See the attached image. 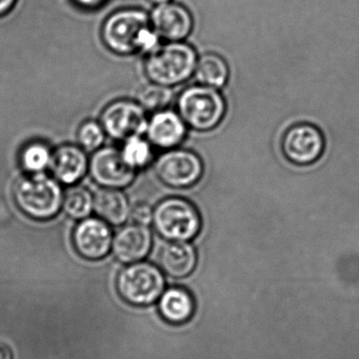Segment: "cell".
Here are the masks:
<instances>
[{"label": "cell", "mask_w": 359, "mask_h": 359, "mask_svg": "<svg viewBox=\"0 0 359 359\" xmlns=\"http://www.w3.org/2000/svg\"><path fill=\"white\" fill-rule=\"evenodd\" d=\"M109 50L118 55L152 52L158 47V35L151 26L150 16L140 9H123L111 14L102 31Z\"/></svg>", "instance_id": "1"}, {"label": "cell", "mask_w": 359, "mask_h": 359, "mask_svg": "<svg viewBox=\"0 0 359 359\" xmlns=\"http://www.w3.org/2000/svg\"><path fill=\"white\" fill-rule=\"evenodd\" d=\"M62 184L46 173L28 174L14 187V201L22 213L36 220L57 215L64 201Z\"/></svg>", "instance_id": "2"}, {"label": "cell", "mask_w": 359, "mask_h": 359, "mask_svg": "<svg viewBox=\"0 0 359 359\" xmlns=\"http://www.w3.org/2000/svg\"><path fill=\"white\" fill-rule=\"evenodd\" d=\"M194 49L180 41L158 46L148 54L144 71L151 83L172 87L192 76L196 68Z\"/></svg>", "instance_id": "3"}, {"label": "cell", "mask_w": 359, "mask_h": 359, "mask_svg": "<svg viewBox=\"0 0 359 359\" xmlns=\"http://www.w3.org/2000/svg\"><path fill=\"white\" fill-rule=\"evenodd\" d=\"M226 102L214 88L194 86L178 98V114L187 126L199 132L211 131L226 114Z\"/></svg>", "instance_id": "4"}, {"label": "cell", "mask_w": 359, "mask_h": 359, "mask_svg": "<svg viewBox=\"0 0 359 359\" xmlns=\"http://www.w3.org/2000/svg\"><path fill=\"white\" fill-rule=\"evenodd\" d=\"M153 224L157 232L168 241H189L201 231V219L190 201L171 197L155 208Z\"/></svg>", "instance_id": "5"}, {"label": "cell", "mask_w": 359, "mask_h": 359, "mask_svg": "<svg viewBox=\"0 0 359 359\" xmlns=\"http://www.w3.org/2000/svg\"><path fill=\"white\" fill-rule=\"evenodd\" d=\"M121 297L132 306H149L156 302L165 290L163 273L148 262L126 266L116 280Z\"/></svg>", "instance_id": "6"}, {"label": "cell", "mask_w": 359, "mask_h": 359, "mask_svg": "<svg viewBox=\"0 0 359 359\" xmlns=\"http://www.w3.org/2000/svg\"><path fill=\"white\" fill-rule=\"evenodd\" d=\"M155 174L161 182L175 189L194 186L203 173L198 155L188 150L172 149L158 157L154 165Z\"/></svg>", "instance_id": "7"}, {"label": "cell", "mask_w": 359, "mask_h": 359, "mask_svg": "<svg viewBox=\"0 0 359 359\" xmlns=\"http://www.w3.org/2000/svg\"><path fill=\"white\" fill-rule=\"evenodd\" d=\"M146 110L138 102L117 100L109 104L100 117L107 135L113 140H125L146 133L148 128Z\"/></svg>", "instance_id": "8"}, {"label": "cell", "mask_w": 359, "mask_h": 359, "mask_svg": "<svg viewBox=\"0 0 359 359\" xmlns=\"http://www.w3.org/2000/svg\"><path fill=\"white\" fill-rule=\"evenodd\" d=\"M91 177L102 188L121 189L130 186L136 176V170L128 165L121 151L106 147L95 151L89 163Z\"/></svg>", "instance_id": "9"}, {"label": "cell", "mask_w": 359, "mask_h": 359, "mask_svg": "<svg viewBox=\"0 0 359 359\" xmlns=\"http://www.w3.org/2000/svg\"><path fill=\"white\" fill-rule=\"evenodd\" d=\"M281 149L285 158L294 165H312L323 155L325 140L314 126L299 123L287 130L281 142Z\"/></svg>", "instance_id": "10"}, {"label": "cell", "mask_w": 359, "mask_h": 359, "mask_svg": "<svg viewBox=\"0 0 359 359\" xmlns=\"http://www.w3.org/2000/svg\"><path fill=\"white\" fill-rule=\"evenodd\" d=\"M112 243V231L100 218H85L77 224L73 233L75 250L86 259L104 258L110 251Z\"/></svg>", "instance_id": "11"}, {"label": "cell", "mask_w": 359, "mask_h": 359, "mask_svg": "<svg viewBox=\"0 0 359 359\" xmlns=\"http://www.w3.org/2000/svg\"><path fill=\"white\" fill-rule=\"evenodd\" d=\"M151 26L161 39L180 41L186 39L193 28V18L188 9L178 4L156 6L150 16Z\"/></svg>", "instance_id": "12"}, {"label": "cell", "mask_w": 359, "mask_h": 359, "mask_svg": "<svg viewBox=\"0 0 359 359\" xmlns=\"http://www.w3.org/2000/svg\"><path fill=\"white\" fill-rule=\"evenodd\" d=\"M89 159L81 146L62 144L52 155V176L60 184L74 186L89 170Z\"/></svg>", "instance_id": "13"}, {"label": "cell", "mask_w": 359, "mask_h": 359, "mask_svg": "<svg viewBox=\"0 0 359 359\" xmlns=\"http://www.w3.org/2000/svg\"><path fill=\"white\" fill-rule=\"evenodd\" d=\"M146 134L152 146L172 150L184 142L186 123L180 115L173 111H159L149 121Z\"/></svg>", "instance_id": "14"}, {"label": "cell", "mask_w": 359, "mask_h": 359, "mask_svg": "<svg viewBox=\"0 0 359 359\" xmlns=\"http://www.w3.org/2000/svg\"><path fill=\"white\" fill-rule=\"evenodd\" d=\"M152 247V234L147 226L130 224L123 226L113 239L115 256L125 264H131L148 255Z\"/></svg>", "instance_id": "15"}, {"label": "cell", "mask_w": 359, "mask_h": 359, "mask_svg": "<svg viewBox=\"0 0 359 359\" xmlns=\"http://www.w3.org/2000/svg\"><path fill=\"white\" fill-rule=\"evenodd\" d=\"M196 252L186 241L167 243L159 253L158 262L163 272L174 278L188 276L196 266Z\"/></svg>", "instance_id": "16"}, {"label": "cell", "mask_w": 359, "mask_h": 359, "mask_svg": "<svg viewBox=\"0 0 359 359\" xmlns=\"http://www.w3.org/2000/svg\"><path fill=\"white\" fill-rule=\"evenodd\" d=\"M93 210L100 219L113 226L125 224L131 213L128 197L119 189L98 191L94 196Z\"/></svg>", "instance_id": "17"}, {"label": "cell", "mask_w": 359, "mask_h": 359, "mask_svg": "<svg viewBox=\"0 0 359 359\" xmlns=\"http://www.w3.org/2000/svg\"><path fill=\"white\" fill-rule=\"evenodd\" d=\"M195 302L192 295L182 287H171L163 292L159 300L161 316L174 325L187 323L194 314Z\"/></svg>", "instance_id": "18"}, {"label": "cell", "mask_w": 359, "mask_h": 359, "mask_svg": "<svg viewBox=\"0 0 359 359\" xmlns=\"http://www.w3.org/2000/svg\"><path fill=\"white\" fill-rule=\"evenodd\" d=\"M194 73L201 86L219 89L228 81L229 67L219 55L205 54L197 60Z\"/></svg>", "instance_id": "19"}, {"label": "cell", "mask_w": 359, "mask_h": 359, "mask_svg": "<svg viewBox=\"0 0 359 359\" xmlns=\"http://www.w3.org/2000/svg\"><path fill=\"white\" fill-rule=\"evenodd\" d=\"M53 152L43 142H34L27 144L20 155L22 170L28 174L45 173L50 169Z\"/></svg>", "instance_id": "20"}, {"label": "cell", "mask_w": 359, "mask_h": 359, "mask_svg": "<svg viewBox=\"0 0 359 359\" xmlns=\"http://www.w3.org/2000/svg\"><path fill=\"white\" fill-rule=\"evenodd\" d=\"M62 208L70 217L85 219L94 208V197L88 189L72 186L64 195Z\"/></svg>", "instance_id": "21"}, {"label": "cell", "mask_w": 359, "mask_h": 359, "mask_svg": "<svg viewBox=\"0 0 359 359\" xmlns=\"http://www.w3.org/2000/svg\"><path fill=\"white\" fill-rule=\"evenodd\" d=\"M173 92L170 87L151 83L140 90L138 93V104L146 111L159 112L165 110L173 100Z\"/></svg>", "instance_id": "22"}, {"label": "cell", "mask_w": 359, "mask_h": 359, "mask_svg": "<svg viewBox=\"0 0 359 359\" xmlns=\"http://www.w3.org/2000/svg\"><path fill=\"white\" fill-rule=\"evenodd\" d=\"M121 151L128 165H131L136 171L146 168L153 158L152 147L150 142L149 140H142L140 136L125 140Z\"/></svg>", "instance_id": "23"}, {"label": "cell", "mask_w": 359, "mask_h": 359, "mask_svg": "<svg viewBox=\"0 0 359 359\" xmlns=\"http://www.w3.org/2000/svg\"><path fill=\"white\" fill-rule=\"evenodd\" d=\"M102 123L95 121H85L77 132L79 146L87 152H95L102 148L106 138Z\"/></svg>", "instance_id": "24"}, {"label": "cell", "mask_w": 359, "mask_h": 359, "mask_svg": "<svg viewBox=\"0 0 359 359\" xmlns=\"http://www.w3.org/2000/svg\"><path fill=\"white\" fill-rule=\"evenodd\" d=\"M153 211L150 205L147 203H137L133 209L131 210L132 219L135 224H142V226H148L150 222H153Z\"/></svg>", "instance_id": "25"}, {"label": "cell", "mask_w": 359, "mask_h": 359, "mask_svg": "<svg viewBox=\"0 0 359 359\" xmlns=\"http://www.w3.org/2000/svg\"><path fill=\"white\" fill-rule=\"evenodd\" d=\"M107 0H73V3L86 10L98 9L104 5Z\"/></svg>", "instance_id": "26"}, {"label": "cell", "mask_w": 359, "mask_h": 359, "mask_svg": "<svg viewBox=\"0 0 359 359\" xmlns=\"http://www.w3.org/2000/svg\"><path fill=\"white\" fill-rule=\"evenodd\" d=\"M18 0H0V16L7 15L15 7Z\"/></svg>", "instance_id": "27"}, {"label": "cell", "mask_w": 359, "mask_h": 359, "mask_svg": "<svg viewBox=\"0 0 359 359\" xmlns=\"http://www.w3.org/2000/svg\"><path fill=\"white\" fill-rule=\"evenodd\" d=\"M0 359H13L11 348L3 342H0Z\"/></svg>", "instance_id": "28"}, {"label": "cell", "mask_w": 359, "mask_h": 359, "mask_svg": "<svg viewBox=\"0 0 359 359\" xmlns=\"http://www.w3.org/2000/svg\"><path fill=\"white\" fill-rule=\"evenodd\" d=\"M150 3L154 4V5H163V4L170 3L171 0H149Z\"/></svg>", "instance_id": "29"}]
</instances>
